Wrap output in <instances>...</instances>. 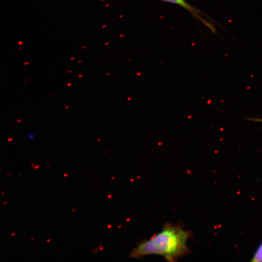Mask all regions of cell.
Masks as SVG:
<instances>
[{"instance_id":"9","label":"cell","mask_w":262,"mask_h":262,"mask_svg":"<svg viewBox=\"0 0 262 262\" xmlns=\"http://www.w3.org/2000/svg\"><path fill=\"white\" fill-rule=\"evenodd\" d=\"M8 203L7 201H5V202H3V204H3V205H5V204H6V203Z\"/></svg>"},{"instance_id":"7","label":"cell","mask_w":262,"mask_h":262,"mask_svg":"<svg viewBox=\"0 0 262 262\" xmlns=\"http://www.w3.org/2000/svg\"><path fill=\"white\" fill-rule=\"evenodd\" d=\"M16 234V232H12L11 233V236H14Z\"/></svg>"},{"instance_id":"6","label":"cell","mask_w":262,"mask_h":262,"mask_svg":"<svg viewBox=\"0 0 262 262\" xmlns=\"http://www.w3.org/2000/svg\"><path fill=\"white\" fill-rule=\"evenodd\" d=\"M40 167V165H35L34 167V169L36 170L38 169V168H39Z\"/></svg>"},{"instance_id":"1","label":"cell","mask_w":262,"mask_h":262,"mask_svg":"<svg viewBox=\"0 0 262 262\" xmlns=\"http://www.w3.org/2000/svg\"><path fill=\"white\" fill-rule=\"evenodd\" d=\"M189 236V231L179 226L166 224L160 232L136 246L130 256L138 258L148 255H158L167 261L174 262L187 253V241Z\"/></svg>"},{"instance_id":"12","label":"cell","mask_w":262,"mask_h":262,"mask_svg":"<svg viewBox=\"0 0 262 262\" xmlns=\"http://www.w3.org/2000/svg\"><path fill=\"white\" fill-rule=\"evenodd\" d=\"M75 211V208H73L72 210V212H74Z\"/></svg>"},{"instance_id":"10","label":"cell","mask_w":262,"mask_h":262,"mask_svg":"<svg viewBox=\"0 0 262 262\" xmlns=\"http://www.w3.org/2000/svg\"><path fill=\"white\" fill-rule=\"evenodd\" d=\"M1 193H2V195L3 196H4V193L3 191H1Z\"/></svg>"},{"instance_id":"13","label":"cell","mask_w":262,"mask_h":262,"mask_svg":"<svg viewBox=\"0 0 262 262\" xmlns=\"http://www.w3.org/2000/svg\"><path fill=\"white\" fill-rule=\"evenodd\" d=\"M34 239V238H33V237H32V238H31V239L32 241H33Z\"/></svg>"},{"instance_id":"2","label":"cell","mask_w":262,"mask_h":262,"mask_svg":"<svg viewBox=\"0 0 262 262\" xmlns=\"http://www.w3.org/2000/svg\"><path fill=\"white\" fill-rule=\"evenodd\" d=\"M164 1L179 5L191 12L194 16L199 17V11L189 5L185 0H162Z\"/></svg>"},{"instance_id":"11","label":"cell","mask_w":262,"mask_h":262,"mask_svg":"<svg viewBox=\"0 0 262 262\" xmlns=\"http://www.w3.org/2000/svg\"><path fill=\"white\" fill-rule=\"evenodd\" d=\"M50 240H51L50 239H47V241L48 242H49L50 241Z\"/></svg>"},{"instance_id":"5","label":"cell","mask_w":262,"mask_h":262,"mask_svg":"<svg viewBox=\"0 0 262 262\" xmlns=\"http://www.w3.org/2000/svg\"><path fill=\"white\" fill-rule=\"evenodd\" d=\"M253 120L257 121L258 122H262V118H257V119H253Z\"/></svg>"},{"instance_id":"8","label":"cell","mask_w":262,"mask_h":262,"mask_svg":"<svg viewBox=\"0 0 262 262\" xmlns=\"http://www.w3.org/2000/svg\"><path fill=\"white\" fill-rule=\"evenodd\" d=\"M68 173H65V174H64V177H67V175H68Z\"/></svg>"},{"instance_id":"3","label":"cell","mask_w":262,"mask_h":262,"mask_svg":"<svg viewBox=\"0 0 262 262\" xmlns=\"http://www.w3.org/2000/svg\"><path fill=\"white\" fill-rule=\"evenodd\" d=\"M252 262H262V243L257 249L252 260Z\"/></svg>"},{"instance_id":"4","label":"cell","mask_w":262,"mask_h":262,"mask_svg":"<svg viewBox=\"0 0 262 262\" xmlns=\"http://www.w3.org/2000/svg\"><path fill=\"white\" fill-rule=\"evenodd\" d=\"M28 137L29 138H30V139H34V135L33 134V133H29L28 135Z\"/></svg>"}]
</instances>
